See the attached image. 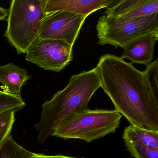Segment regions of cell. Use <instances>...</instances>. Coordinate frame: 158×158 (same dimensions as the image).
<instances>
[{
	"mask_svg": "<svg viewBox=\"0 0 158 158\" xmlns=\"http://www.w3.org/2000/svg\"><path fill=\"white\" fill-rule=\"evenodd\" d=\"M46 0H12L4 35L18 54L26 53L38 37Z\"/></svg>",
	"mask_w": 158,
	"mask_h": 158,
	"instance_id": "cell-3",
	"label": "cell"
},
{
	"mask_svg": "<svg viewBox=\"0 0 158 158\" xmlns=\"http://www.w3.org/2000/svg\"><path fill=\"white\" fill-rule=\"evenodd\" d=\"M73 47L62 40L38 37L27 49L26 60L44 70L60 72L73 60Z\"/></svg>",
	"mask_w": 158,
	"mask_h": 158,
	"instance_id": "cell-6",
	"label": "cell"
},
{
	"mask_svg": "<svg viewBox=\"0 0 158 158\" xmlns=\"http://www.w3.org/2000/svg\"><path fill=\"white\" fill-rule=\"evenodd\" d=\"M139 0H117L114 3L106 8L104 14L110 17H120L129 12Z\"/></svg>",
	"mask_w": 158,
	"mask_h": 158,
	"instance_id": "cell-15",
	"label": "cell"
},
{
	"mask_svg": "<svg viewBox=\"0 0 158 158\" xmlns=\"http://www.w3.org/2000/svg\"><path fill=\"white\" fill-rule=\"evenodd\" d=\"M96 29L98 44L123 49L127 43L136 38L148 33L158 32V15L132 18L102 15L98 20Z\"/></svg>",
	"mask_w": 158,
	"mask_h": 158,
	"instance_id": "cell-5",
	"label": "cell"
},
{
	"mask_svg": "<svg viewBox=\"0 0 158 158\" xmlns=\"http://www.w3.org/2000/svg\"><path fill=\"white\" fill-rule=\"evenodd\" d=\"M146 66L143 73L147 87L153 100L158 105V59Z\"/></svg>",
	"mask_w": 158,
	"mask_h": 158,
	"instance_id": "cell-14",
	"label": "cell"
},
{
	"mask_svg": "<svg viewBox=\"0 0 158 158\" xmlns=\"http://www.w3.org/2000/svg\"><path fill=\"white\" fill-rule=\"evenodd\" d=\"M158 32H152L134 39L124 47L121 58L128 59L132 63L147 65L153 59Z\"/></svg>",
	"mask_w": 158,
	"mask_h": 158,
	"instance_id": "cell-10",
	"label": "cell"
},
{
	"mask_svg": "<svg viewBox=\"0 0 158 158\" xmlns=\"http://www.w3.org/2000/svg\"><path fill=\"white\" fill-rule=\"evenodd\" d=\"M86 18L66 11L55 12L45 15L38 37L62 40L73 46Z\"/></svg>",
	"mask_w": 158,
	"mask_h": 158,
	"instance_id": "cell-7",
	"label": "cell"
},
{
	"mask_svg": "<svg viewBox=\"0 0 158 158\" xmlns=\"http://www.w3.org/2000/svg\"><path fill=\"white\" fill-rule=\"evenodd\" d=\"M122 116L115 110L89 109L68 116L51 135L65 139H82L89 143L114 133Z\"/></svg>",
	"mask_w": 158,
	"mask_h": 158,
	"instance_id": "cell-4",
	"label": "cell"
},
{
	"mask_svg": "<svg viewBox=\"0 0 158 158\" xmlns=\"http://www.w3.org/2000/svg\"><path fill=\"white\" fill-rule=\"evenodd\" d=\"M15 112L7 111L0 114V148L12 135L13 126L15 121Z\"/></svg>",
	"mask_w": 158,
	"mask_h": 158,
	"instance_id": "cell-17",
	"label": "cell"
},
{
	"mask_svg": "<svg viewBox=\"0 0 158 158\" xmlns=\"http://www.w3.org/2000/svg\"><path fill=\"white\" fill-rule=\"evenodd\" d=\"M31 78L26 69L12 63L0 66V84L2 91L21 97L22 88Z\"/></svg>",
	"mask_w": 158,
	"mask_h": 158,
	"instance_id": "cell-11",
	"label": "cell"
},
{
	"mask_svg": "<svg viewBox=\"0 0 158 158\" xmlns=\"http://www.w3.org/2000/svg\"><path fill=\"white\" fill-rule=\"evenodd\" d=\"M31 158H77V157H69V156H64L62 155H46L43 154H38L34 153L33 156Z\"/></svg>",
	"mask_w": 158,
	"mask_h": 158,
	"instance_id": "cell-18",
	"label": "cell"
},
{
	"mask_svg": "<svg viewBox=\"0 0 158 158\" xmlns=\"http://www.w3.org/2000/svg\"><path fill=\"white\" fill-rule=\"evenodd\" d=\"M158 13V0H139L131 11L120 17L125 18L145 17Z\"/></svg>",
	"mask_w": 158,
	"mask_h": 158,
	"instance_id": "cell-13",
	"label": "cell"
},
{
	"mask_svg": "<svg viewBox=\"0 0 158 158\" xmlns=\"http://www.w3.org/2000/svg\"><path fill=\"white\" fill-rule=\"evenodd\" d=\"M114 0H46L45 15L57 11H66L87 17L92 13L112 5Z\"/></svg>",
	"mask_w": 158,
	"mask_h": 158,
	"instance_id": "cell-9",
	"label": "cell"
},
{
	"mask_svg": "<svg viewBox=\"0 0 158 158\" xmlns=\"http://www.w3.org/2000/svg\"><path fill=\"white\" fill-rule=\"evenodd\" d=\"M100 87L101 82L97 67L72 75L66 87L42 105L40 119L35 125L39 132V142L44 143L68 116L89 109V101Z\"/></svg>",
	"mask_w": 158,
	"mask_h": 158,
	"instance_id": "cell-2",
	"label": "cell"
},
{
	"mask_svg": "<svg viewBox=\"0 0 158 158\" xmlns=\"http://www.w3.org/2000/svg\"><path fill=\"white\" fill-rule=\"evenodd\" d=\"M33 154L18 144L12 135L0 148V158H31Z\"/></svg>",
	"mask_w": 158,
	"mask_h": 158,
	"instance_id": "cell-12",
	"label": "cell"
},
{
	"mask_svg": "<svg viewBox=\"0 0 158 158\" xmlns=\"http://www.w3.org/2000/svg\"><path fill=\"white\" fill-rule=\"evenodd\" d=\"M9 14V10L0 7V21L7 20Z\"/></svg>",
	"mask_w": 158,
	"mask_h": 158,
	"instance_id": "cell-19",
	"label": "cell"
},
{
	"mask_svg": "<svg viewBox=\"0 0 158 158\" xmlns=\"http://www.w3.org/2000/svg\"><path fill=\"white\" fill-rule=\"evenodd\" d=\"M25 106L26 102L22 97H16L0 90V114L9 110L16 112Z\"/></svg>",
	"mask_w": 158,
	"mask_h": 158,
	"instance_id": "cell-16",
	"label": "cell"
},
{
	"mask_svg": "<svg viewBox=\"0 0 158 158\" xmlns=\"http://www.w3.org/2000/svg\"><path fill=\"white\" fill-rule=\"evenodd\" d=\"M123 138L135 158H158V131L142 129L130 125L125 128Z\"/></svg>",
	"mask_w": 158,
	"mask_h": 158,
	"instance_id": "cell-8",
	"label": "cell"
},
{
	"mask_svg": "<svg viewBox=\"0 0 158 158\" xmlns=\"http://www.w3.org/2000/svg\"><path fill=\"white\" fill-rule=\"evenodd\" d=\"M101 87L115 110L133 126L158 131V105L152 97L143 72L121 57L105 54L97 64Z\"/></svg>",
	"mask_w": 158,
	"mask_h": 158,
	"instance_id": "cell-1",
	"label": "cell"
}]
</instances>
